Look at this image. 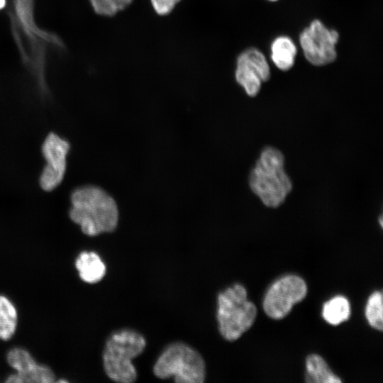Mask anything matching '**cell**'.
Masks as SVG:
<instances>
[{
	"instance_id": "cell-1",
	"label": "cell",
	"mask_w": 383,
	"mask_h": 383,
	"mask_svg": "<svg viewBox=\"0 0 383 383\" xmlns=\"http://www.w3.org/2000/svg\"><path fill=\"white\" fill-rule=\"evenodd\" d=\"M69 217L88 236L113 231L118 225V209L114 199L102 188L85 184L70 194Z\"/></svg>"
},
{
	"instance_id": "cell-2",
	"label": "cell",
	"mask_w": 383,
	"mask_h": 383,
	"mask_svg": "<svg viewBox=\"0 0 383 383\" xmlns=\"http://www.w3.org/2000/svg\"><path fill=\"white\" fill-rule=\"evenodd\" d=\"M248 181L252 192L268 207L280 206L292 189L291 179L284 170V155L272 146L261 151Z\"/></svg>"
},
{
	"instance_id": "cell-3",
	"label": "cell",
	"mask_w": 383,
	"mask_h": 383,
	"mask_svg": "<svg viewBox=\"0 0 383 383\" xmlns=\"http://www.w3.org/2000/svg\"><path fill=\"white\" fill-rule=\"evenodd\" d=\"M144 337L130 329L112 333L107 339L103 355V365L106 375L113 381L131 383L137 378L132 360L144 350Z\"/></svg>"
},
{
	"instance_id": "cell-4",
	"label": "cell",
	"mask_w": 383,
	"mask_h": 383,
	"mask_svg": "<svg viewBox=\"0 0 383 383\" xmlns=\"http://www.w3.org/2000/svg\"><path fill=\"white\" fill-rule=\"evenodd\" d=\"M217 321L223 338L238 339L253 324L257 309L248 300L245 288L235 284L219 293L217 299Z\"/></svg>"
},
{
	"instance_id": "cell-5",
	"label": "cell",
	"mask_w": 383,
	"mask_h": 383,
	"mask_svg": "<svg viewBox=\"0 0 383 383\" xmlns=\"http://www.w3.org/2000/svg\"><path fill=\"white\" fill-rule=\"evenodd\" d=\"M153 372L160 379L174 377L175 382L184 383H201L206 377L204 359L183 343L168 345L157 358Z\"/></svg>"
},
{
	"instance_id": "cell-6",
	"label": "cell",
	"mask_w": 383,
	"mask_h": 383,
	"mask_svg": "<svg viewBox=\"0 0 383 383\" xmlns=\"http://www.w3.org/2000/svg\"><path fill=\"white\" fill-rule=\"evenodd\" d=\"M70 144L55 133H48L41 145L45 164L40 174L39 186L45 192H52L62 182L67 171Z\"/></svg>"
},
{
	"instance_id": "cell-7",
	"label": "cell",
	"mask_w": 383,
	"mask_h": 383,
	"mask_svg": "<svg viewBox=\"0 0 383 383\" xmlns=\"http://www.w3.org/2000/svg\"><path fill=\"white\" fill-rule=\"evenodd\" d=\"M307 286L296 275H287L274 282L267 290L263 301L266 314L272 319L285 317L293 306L304 299Z\"/></svg>"
},
{
	"instance_id": "cell-8",
	"label": "cell",
	"mask_w": 383,
	"mask_h": 383,
	"mask_svg": "<svg viewBox=\"0 0 383 383\" xmlns=\"http://www.w3.org/2000/svg\"><path fill=\"white\" fill-rule=\"evenodd\" d=\"M339 38L335 30H328L318 20L311 22L300 35V44L307 60L321 66L335 61L337 57L335 45Z\"/></svg>"
},
{
	"instance_id": "cell-9",
	"label": "cell",
	"mask_w": 383,
	"mask_h": 383,
	"mask_svg": "<svg viewBox=\"0 0 383 383\" xmlns=\"http://www.w3.org/2000/svg\"><path fill=\"white\" fill-rule=\"evenodd\" d=\"M9 366L15 371L6 379L9 383H52L55 382L53 371L38 363L26 349L13 348L6 355Z\"/></svg>"
},
{
	"instance_id": "cell-10",
	"label": "cell",
	"mask_w": 383,
	"mask_h": 383,
	"mask_svg": "<svg viewBox=\"0 0 383 383\" xmlns=\"http://www.w3.org/2000/svg\"><path fill=\"white\" fill-rule=\"evenodd\" d=\"M270 77L268 63L258 50L250 48L238 56L235 79L248 96H256L260 91L261 82L267 81Z\"/></svg>"
},
{
	"instance_id": "cell-11",
	"label": "cell",
	"mask_w": 383,
	"mask_h": 383,
	"mask_svg": "<svg viewBox=\"0 0 383 383\" xmlns=\"http://www.w3.org/2000/svg\"><path fill=\"white\" fill-rule=\"evenodd\" d=\"M74 265L80 279L88 284L99 282L106 274L105 263L94 251L81 252L76 257Z\"/></svg>"
},
{
	"instance_id": "cell-12",
	"label": "cell",
	"mask_w": 383,
	"mask_h": 383,
	"mask_svg": "<svg viewBox=\"0 0 383 383\" xmlns=\"http://www.w3.org/2000/svg\"><path fill=\"white\" fill-rule=\"evenodd\" d=\"M306 381L308 382H341L339 377L332 372L326 361L318 355H309L306 360Z\"/></svg>"
},
{
	"instance_id": "cell-13",
	"label": "cell",
	"mask_w": 383,
	"mask_h": 383,
	"mask_svg": "<svg viewBox=\"0 0 383 383\" xmlns=\"http://www.w3.org/2000/svg\"><path fill=\"white\" fill-rule=\"evenodd\" d=\"M296 48L288 37L276 38L272 45V59L280 70L287 71L294 65Z\"/></svg>"
},
{
	"instance_id": "cell-14",
	"label": "cell",
	"mask_w": 383,
	"mask_h": 383,
	"mask_svg": "<svg viewBox=\"0 0 383 383\" xmlns=\"http://www.w3.org/2000/svg\"><path fill=\"white\" fill-rule=\"evenodd\" d=\"M18 312L13 303L6 296L0 294V340H9L16 333Z\"/></svg>"
},
{
	"instance_id": "cell-15",
	"label": "cell",
	"mask_w": 383,
	"mask_h": 383,
	"mask_svg": "<svg viewBox=\"0 0 383 383\" xmlns=\"http://www.w3.org/2000/svg\"><path fill=\"white\" fill-rule=\"evenodd\" d=\"M350 315L348 300L343 296H337L326 302L323 307L322 316L331 325H338L348 320Z\"/></svg>"
},
{
	"instance_id": "cell-16",
	"label": "cell",
	"mask_w": 383,
	"mask_h": 383,
	"mask_svg": "<svg viewBox=\"0 0 383 383\" xmlns=\"http://www.w3.org/2000/svg\"><path fill=\"white\" fill-rule=\"evenodd\" d=\"M382 311V294L381 292H374L367 300L365 316L369 324L379 331L383 328Z\"/></svg>"
},
{
	"instance_id": "cell-17",
	"label": "cell",
	"mask_w": 383,
	"mask_h": 383,
	"mask_svg": "<svg viewBox=\"0 0 383 383\" xmlns=\"http://www.w3.org/2000/svg\"><path fill=\"white\" fill-rule=\"evenodd\" d=\"M133 0H91L96 11L100 14L111 16L123 10Z\"/></svg>"
},
{
	"instance_id": "cell-18",
	"label": "cell",
	"mask_w": 383,
	"mask_h": 383,
	"mask_svg": "<svg viewBox=\"0 0 383 383\" xmlns=\"http://www.w3.org/2000/svg\"><path fill=\"white\" fill-rule=\"evenodd\" d=\"M181 0H150L155 12L160 16L169 14Z\"/></svg>"
},
{
	"instance_id": "cell-19",
	"label": "cell",
	"mask_w": 383,
	"mask_h": 383,
	"mask_svg": "<svg viewBox=\"0 0 383 383\" xmlns=\"http://www.w3.org/2000/svg\"><path fill=\"white\" fill-rule=\"evenodd\" d=\"M5 4V0H0V9H1Z\"/></svg>"
},
{
	"instance_id": "cell-20",
	"label": "cell",
	"mask_w": 383,
	"mask_h": 383,
	"mask_svg": "<svg viewBox=\"0 0 383 383\" xmlns=\"http://www.w3.org/2000/svg\"><path fill=\"white\" fill-rule=\"evenodd\" d=\"M271 1H276V0H271Z\"/></svg>"
}]
</instances>
